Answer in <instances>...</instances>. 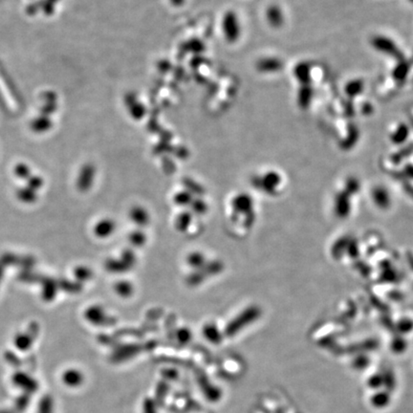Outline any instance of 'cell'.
<instances>
[{
  "mask_svg": "<svg viewBox=\"0 0 413 413\" xmlns=\"http://www.w3.org/2000/svg\"><path fill=\"white\" fill-rule=\"evenodd\" d=\"M222 29L224 37L229 42H235L239 39L241 35V25L235 13L229 11L224 15Z\"/></svg>",
  "mask_w": 413,
  "mask_h": 413,
  "instance_id": "6da1fadb",
  "label": "cell"
},
{
  "mask_svg": "<svg viewBox=\"0 0 413 413\" xmlns=\"http://www.w3.org/2000/svg\"><path fill=\"white\" fill-rule=\"evenodd\" d=\"M372 45L374 46V48H376L377 50L387 53L389 55H392L395 56L397 58H400L401 56V52L399 51V49L397 48L396 44L386 37H376L373 39L372 41Z\"/></svg>",
  "mask_w": 413,
  "mask_h": 413,
  "instance_id": "7a4b0ae2",
  "label": "cell"
},
{
  "mask_svg": "<svg viewBox=\"0 0 413 413\" xmlns=\"http://www.w3.org/2000/svg\"><path fill=\"white\" fill-rule=\"evenodd\" d=\"M282 66H283V63L281 62V61L275 58L262 59L256 64L257 69L264 73H275L281 70Z\"/></svg>",
  "mask_w": 413,
  "mask_h": 413,
  "instance_id": "3957f363",
  "label": "cell"
},
{
  "mask_svg": "<svg viewBox=\"0 0 413 413\" xmlns=\"http://www.w3.org/2000/svg\"><path fill=\"white\" fill-rule=\"evenodd\" d=\"M266 19H267L268 23L275 28H278V27L282 26V24L284 22L283 13H282L281 9L276 5H272L267 9Z\"/></svg>",
  "mask_w": 413,
  "mask_h": 413,
  "instance_id": "277c9868",
  "label": "cell"
},
{
  "mask_svg": "<svg viewBox=\"0 0 413 413\" xmlns=\"http://www.w3.org/2000/svg\"><path fill=\"white\" fill-rule=\"evenodd\" d=\"M63 382L72 388L80 387L83 382V375L79 370L70 369L63 374Z\"/></svg>",
  "mask_w": 413,
  "mask_h": 413,
  "instance_id": "5b68a950",
  "label": "cell"
},
{
  "mask_svg": "<svg viewBox=\"0 0 413 413\" xmlns=\"http://www.w3.org/2000/svg\"><path fill=\"white\" fill-rule=\"evenodd\" d=\"M311 70L310 66L307 63L301 62L298 64L295 68V75L298 81L303 83V85H307L310 82V76H311Z\"/></svg>",
  "mask_w": 413,
  "mask_h": 413,
  "instance_id": "8992f818",
  "label": "cell"
},
{
  "mask_svg": "<svg viewBox=\"0 0 413 413\" xmlns=\"http://www.w3.org/2000/svg\"><path fill=\"white\" fill-rule=\"evenodd\" d=\"M17 196L18 198L23 202V203H34L37 200V193L35 190H33L32 188H30L29 186L27 187H21L18 190L17 192Z\"/></svg>",
  "mask_w": 413,
  "mask_h": 413,
  "instance_id": "52a82bcc",
  "label": "cell"
},
{
  "mask_svg": "<svg viewBox=\"0 0 413 413\" xmlns=\"http://www.w3.org/2000/svg\"><path fill=\"white\" fill-rule=\"evenodd\" d=\"M311 99H312V89L309 86L304 85L300 89L299 96H298V103H299L300 106H302V107L308 106V104L311 102Z\"/></svg>",
  "mask_w": 413,
  "mask_h": 413,
  "instance_id": "ba28073f",
  "label": "cell"
},
{
  "mask_svg": "<svg viewBox=\"0 0 413 413\" xmlns=\"http://www.w3.org/2000/svg\"><path fill=\"white\" fill-rule=\"evenodd\" d=\"M51 126V122L46 117L38 118L36 121H34L32 124V128L36 132H43L46 131Z\"/></svg>",
  "mask_w": 413,
  "mask_h": 413,
  "instance_id": "9c48e42d",
  "label": "cell"
},
{
  "mask_svg": "<svg viewBox=\"0 0 413 413\" xmlns=\"http://www.w3.org/2000/svg\"><path fill=\"white\" fill-rule=\"evenodd\" d=\"M389 396L386 393H378L372 397V404L376 408H384L389 404Z\"/></svg>",
  "mask_w": 413,
  "mask_h": 413,
  "instance_id": "30bf717a",
  "label": "cell"
},
{
  "mask_svg": "<svg viewBox=\"0 0 413 413\" xmlns=\"http://www.w3.org/2000/svg\"><path fill=\"white\" fill-rule=\"evenodd\" d=\"M364 88V83L361 81H354L347 84L346 86V92L347 94L351 96H355L359 93H361Z\"/></svg>",
  "mask_w": 413,
  "mask_h": 413,
  "instance_id": "8fae6325",
  "label": "cell"
},
{
  "mask_svg": "<svg viewBox=\"0 0 413 413\" xmlns=\"http://www.w3.org/2000/svg\"><path fill=\"white\" fill-rule=\"evenodd\" d=\"M55 292H56V287H55V283H53L50 280H47L46 283H44L43 286V291H42V295H43V298L46 300L52 299V298L55 296Z\"/></svg>",
  "mask_w": 413,
  "mask_h": 413,
  "instance_id": "7c38bea8",
  "label": "cell"
},
{
  "mask_svg": "<svg viewBox=\"0 0 413 413\" xmlns=\"http://www.w3.org/2000/svg\"><path fill=\"white\" fill-rule=\"evenodd\" d=\"M15 173L19 178L21 179H28L31 175V171L29 167L25 164H20L15 167Z\"/></svg>",
  "mask_w": 413,
  "mask_h": 413,
  "instance_id": "4fadbf2b",
  "label": "cell"
},
{
  "mask_svg": "<svg viewBox=\"0 0 413 413\" xmlns=\"http://www.w3.org/2000/svg\"><path fill=\"white\" fill-rule=\"evenodd\" d=\"M42 184H43L42 179L41 177H39V176H30L28 178V186L30 188H32L33 190H35V191L37 189L41 188V186H42Z\"/></svg>",
  "mask_w": 413,
  "mask_h": 413,
  "instance_id": "5bb4252c",
  "label": "cell"
},
{
  "mask_svg": "<svg viewBox=\"0 0 413 413\" xmlns=\"http://www.w3.org/2000/svg\"><path fill=\"white\" fill-rule=\"evenodd\" d=\"M17 345L21 348V349H26L27 347H29L30 343H31V338L28 335H24V334H21L18 336L17 340H16Z\"/></svg>",
  "mask_w": 413,
  "mask_h": 413,
  "instance_id": "9a60e30c",
  "label": "cell"
},
{
  "mask_svg": "<svg viewBox=\"0 0 413 413\" xmlns=\"http://www.w3.org/2000/svg\"><path fill=\"white\" fill-rule=\"evenodd\" d=\"M143 411H144V413H156L155 403L150 399L145 400Z\"/></svg>",
  "mask_w": 413,
  "mask_h": 413,
  "instance_id": "2e32d148",
  "label": "cell"
},
{
  "mask_svg": "<svg viewBox=\"0 0 413 413\" xmlns=\"http://www.w3.org/2000/svg\"><path fill=\"white\" fill-rule=\"evenodd\" d=\"M407 133H408V128H407L405 125H401V126L397 129L396 133L394 134V139H395L397 142H401V141H403V140H405V139H406V137H407Z\"/></svg>",
  "mask_w": 413,
  "mask_h": 413,
  "instance_id": "e0dca14e",
  "label": "cell"
},
{
  "mask_svg": "<svg viewBox=\"0 0 413 413\" xmlns=\"http://www.w3.org/2000/svg\"><path fill=\"white\" fill-rule=\"evenodd\" d=\"M406 73H407V67H406V64L402 63V64H400V65L396 68L394 75H395V78H396V79L401 80V79H404V78L406 77Z\"/></svg>",
  "mask_w": 413,
  "mask_h": 413,
  "instance_id": "ac0fdd59",
  "label": "cell"
},
{
  "mask_svg": "<svg viewBox=\"0 0 413 413\" xmlns=\"http://www.w3.org/2000/svg\"><path fill=\"white\" fill-rule=\"evenodd\" d=\"M382 381H383V379H381L379 376H377V375H376V376H374L373 378H371V379H370V385H371L373 388H378V387L382 384V383H381Z\"/></svg>",
  "mask_w": 413,
  "mask_h": 413,
  "instance_id": "d6986e66",
  "label": "cell"
},
{
  "mask_svg": "<svg viewBox=\"0 0 413 413\" xmlns=\"http://www.w3.org/2000/svg\"><path fill=\"white\" fill-rule=\"evenodd\" d=\"M173 1H175V3H177V1H178V0H173Z\"/></svg>",
  "mask_w": 413,
  "mask_h": 413,
  "instance_id": "ffe728a7",
  "label": "cell"
},
{
  "mask_svg": "<svg viewBox=\"0 0 413 413\" xmlns=\"http://www.w3.org/2000/svg\"><path fill=\"white\" fill-rule=\"evenodd\" d=\"M51 1H52V2H54V1H56V0H51Z\"/></svg>",
  "mask_w": 413,
  "mask_h": 413,
  "instance_id": "44dd1931",
  "label": "cell"
}]
</instances>
